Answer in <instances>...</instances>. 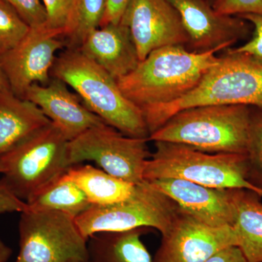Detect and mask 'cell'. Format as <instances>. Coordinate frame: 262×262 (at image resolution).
Masks as SVG:
<instances>
[{
    "label": "cell",
    "instance_id": "cell-4",
    "mask_svg": "<svg viewBox=\"0 0 262 262\" xmlns=\"http://www.w3.org/2000/svg\"><path fill=\"white\" fill-rule=\"evenodd\" d=\"M251 106L209 105L170 117L149 140L184 144L205 152L247 155Z\"/></svg>",
    "mask_w": 262,
    "mask_h": 262
},
{
    "label": "cell",
    "instance_id": "cell-12",
    "mask_svg": "<svg viewBox=\"0 0 262 262\" xmlns=\"http://www.w3.org/2000/svg\"><path fill=\"white\" fill-rule=\"evenodd\" d=\"M120 22L129 29L140 61L158 48L185 47L189 42L180 15L168 0H130Z\"/></svg>",
    "mask_w": 262,
    "mask_h": 262
},
{
    "label": "cell",
    "instance_id": "cell-2",
    "mask_svg": "<svg viewBox=\"0 0 262 262\" xmlns=\"http://www.w3.org/2000/svg\"><path fill=\"white\" fill-rule=\"evenodd\" d=\"M209 105H247L262 110V61L229 49L187 95L141 110L150 135L176 113Z\"/></svg>",
    "mask_w": 262,
    "mask_h": 262
},
{
    "label": "cell",
    "instance_id": "cell-11",
    "mask_svg": "<svg viewBox=\"0 0 262 262\" xmlns=\"http://www.w3.org/2000/svg\"><path fill=\"white\" fill-rule=\"evenodd\" d=\"M64 46L60 34L45 25L31 28L16 47L0 56V66L13 94L23 98L32 84H47L56 53Z\"/></svg>",
    "mask_w": 262,
    "mask_h": 262
},
{
    "label": "cell",
    "instance_id": "cell-26",
    "mask_svg": "<svg viewBox=\"0 0 262 262\" xmlns=\"http://www.w3.org/2000/svg\"><path fill=\"white\" fill-rule=\"evenodd\" d=\"M9 3L31 28L43 27L47 13L41 0H5Z\"/></svg>",
    "mask_w": 262,
    "mask_h": 262
},
{
    "label": "cell",
    "instance_id": "cell-31",
    "mask_svg": "<svg viewBox=\"0 0 262 262\" xmlns=\"http://www.w3.org/2000/svg\"><path fill=\"white\" fill-rule=\"evenodd\" d=\"M205 262H248L237 246H230L221 250Z\"/></svg>",
    "mask_w": 262,
    "mask_h": 262
},
{
    "label": "cell",
    "instance_id": "cell-6",
    "mask_svg": "<svg viewBox=\"0 0 262 262\" xmlns=\"http://www.w3.org/2000/svg\"><path fill=\"white\" fill-rule=\"evenodd\" d=\"M69 141L51 122L0 156V179L10 192L27 202L32 194L70 168Z\"/></svg>",
    "mask_w": 262,
    "mask_h": 262
},
{
    "label": "cell",
    "instance_id": "cell-32",
    "mask_svg": "<svg viewBox=\"0 0 262 262\" xmlns=\"http://www.w3.org/2000/svg\"><path fill=\"white\" fill-rule=\"evenodd\" d=\"M13 253V250L0 239V262H7Z\"/></svg>",
    "mask_w": 262,
    "mask_h": 262
},
{
    "label": "cell",
    "instance_id": "cell-17",
    "mask_svg": "<svg viewBox=\"0 0 262 262\" xmlns=\"http://www.w3.org/2000/svg\"><path fill=\"white\" fill-rule=\"evenodd\" d=\"M50 122L28 100L13 93L0 95V156Z\"/></svg>",
    "mask_w": 262,
    "mask_h": 262
},
{
    "label": "cell",
    "instance_id": "cell-30",
    "mask_svg": "<svg viewBox=\"0 0 262 262\" xmlns=\"http://www.w3.org/2000/svg\"><path fill=\"white\" fill-rule=\"evenodd\" d=\"M130 0H106V9L100 27L119 23Z\"/></svg>",
    "mask_w": 262,
    "mask_h": 262
},
{
    "label": "cell",
    "instance_id": "cell-22",
    "mask_svg": "<svg viewBox=\"0 0 262 262\" xmlns=\"http://www.w3.org/2000/svg\"><path fill=\"white\" fill-rule=\"evenodd\" d=\"M106 9V0H76L75 26L66 46L78 49L90 33L100 27Z\"/></svg>",
    "mask_w": 262,
    "mask_h": 262
},
{
    "label": "cell",
    "instance_id": "cell-10",
    "mask_svg": "<svg viewBox=\"0 0 262 262\" xmlns=\"http://www.w3.org/2000/svg\"><path fill=\"white\" fill-rule=\"evenodd\" d=\"M238 246L232 226L211 227L180 208L162 234L154 262H205L221 250Z\"/></svg>",
    "mask_w": 262,
    "mask_h": 262
},
{
    "label": "cell",
    "instance_id": "cell-24",
    "mask_svg": "<svg viewBox=\"0 0 262 262\" xmlns=\"http://www.w3.org/2000/svg\"><path fill=\"white\" fill-rule=\"evenodd\" d=\"M249 178L262 188V110L251 106L247 147Z\"/></svg>",
    "mask_w": 262,
    "mask_h": 262
},
{
    "label": "cell",
    "instance_id": "cell-27",
    "mask_svg": "<svg viewBox=\"0 0 262 262\" xmlns=\"http://www.w3.org/2000/svg\"><path fill=\"white\" fill-rule=\"evenodd\" d=\"M212 6L222 15H262V0H215Z\"/></svg>",
    "mask_w": 262,
    "mask_h": 262
},
{
    "label": "cell",
    "instance_id": "cell-33",
    "mask_svg": "<svg viewBox=\"0 0 262 262\" xmlns=\"http://www.w3.org/2000/svg\"><path fill=\"white\" fill-rule=\"evenodd\" d=\"M9 93L13 92L10 89V84L5 77L1 66H0V95L9 94Z\"/></svg>",
    "mask_w": 262,
    "mask_h": 262
},
{
    "label": "cell",
    "instance_id": "cell-29",
    "mask_svg": "<svg viewBox=\"0 0 262 262\" xmlns=\"http://www.w3.org/2000/svg\"><path fill=\"white\" fill-rule=\"evenodd\" d=\"M27 208V203L14 195L0 180V214L13 212L22 213Z\"/></svg>",
    "mask_w": 262,
    "mask_h": 262
},
{
    "label": "cell",
    "instance_id": "cell-25",
    "mask_svg": "<svg viewBox=\"0 0 262 262\" xmlns=\"http://www.w3.org/2000/svg\"><path fill=\"white\" fill-rule=\"evenodd\" d=\"M46 13V27L61 37L72 34L75 20L76 0H42Z\"/></svg>",
    "mask_w": 262,
    "mask_h": 262
},
{
    "label": "cell",
    "instance_id": "cell-3",
    "mask_svg": "<svg viewBox=\"0 0 262 262\" xmlns=\"http://www.w3.org/2000/svg\"><path fill=\"white\" fill-rule=\"evenodd\" d=\"M51 75L72 88L106 125L125 136L149 139L142 110L125 97L116 80L80 50L68 48L57 57Z\"/></svg>",
    "mask_w": 262,
    "mask_h": 262
},
{
    "label": "cell",
    "instance_id": "cell-7",
    "mask_svg": "<svg viewBox=\"0 0 262 262\" xmlns=\"http://www.w3.org/2000/svg\"><path fill=\"white\" fill-rule=\"evenodd\" d=\"M180 207L169 196L144 180L136 184L132 195L108 206H91L75 219L82 235L103 232H122L137 228H155L165 233Z\"/></svg>",
    "mask_w": 262,
    "mask_h": 262
},
{
    "label": "cell",
    "instance_id": "cell-19",
    "mask_svg": "<svg viewBox=\"0 0 262 262\" xmlns=\"http://www.w3.org/2000/svg\"><path fill=\"white\" fill-rule=\"evenodd\" d=\"M148 228L98 232L88 239L91 262H154L141 236Z\"/></svg>",
    "mask_w": 262,
    "mask_h": 262
},
{
    "label": "cell",
    "instance_id": "cell-23",
    "mask_svg": "<svg viewBox=\"0 0 262 262\" xmlns=\"http://www.w3.org/2000/svg\"><path fill=\"white\" fill-rule=\"evenodd\" d=\"M31 27L5 0H0V56L23 40Z\"/></svg>",
    "mask_w": 262,
    "mask_h": 262
},
{
    "label": "cell",
    "instance_id": "cell-1",
    "mask_svg": "<svg viewBox=\"0 0 262 262\" xmlns=\"http://www.w3.org/2000/svg\"><path fill=\"white\" fill-rule=\"evenodd\" d=\"M216 53H194L183 46L158 48L117 82L125 97L141 110L167 104L198 85L220 60Z\"/></svg>",
    "mask_w": 262,
    "mask_h": 262
},
{
    "label": "cell",
    "instance_id": "cell-13",
    "mask_svg": "<svg viewBox=\"0 0 262 262\" xmlns=\"http://www.w3.org/2000/svg\"><path fill=\"white\" fill-rule=\"evenodd\" d=\"M182 18L189 42L188 51L194 53L220 51L251 33V24L241 17L217 13L207 0H168Z\"/></svg>",
    "mask_w": 262,
    "mask_h": 262
},
{
    "label": "cell",
    "instance_id": "cell-20",
    "mask_svg": "<svg viewBox=\"0 0 262 262\" xmlns=\"http://www.w3.org/2000/svg\"><path fill=\"white\" fill-rule=\"evenodd\" d=\"M67 177L83 191L92 206H104L125 201L135 191L136 184L110 175L91 165H73Z\"/></svg>",
    "mask_w": 262,
    "mask_h": 262
},
{
    "label": "cell",
    "instance_id": "cell-18",
    "mask_svg": "<svg viewBox=\"0 0 262 262\" xmlns=\"http://www.w3.org/2000/svg\"><path fill=\"white\" fill-rule=\"evenodd\" d=\"M261 196L247 189H232L234 222L238 247L248 262H262Z\"/></svg>",
    "mask_w": 262,
    "mask_h": 262
},
{
    "label": "cell",
    "instance_id": "cell-21",
    "mask_svg": "<svg viewBox=\"0 0 262 262\" xmlns=\"http://www.w3.org/2000/svg\"><path fill=\"white\" fill-rule=\"evenodd\" d=\"M26 203L29 209L59 211L75 219L92 206L66 171L39 189Z\"/></svg>",
    "mask_w": 262,
    "mask_h": 262
},
{
    "label": "cell",
    "instance_id": "cell-34",
    "mask_svg": "<svg viewBox=\"0 0 262 262\" xmlns=\"http://www.w3.org/2000/svg\"><path fill=\"white\" fill-rule=\"evenodd\" d=\"M73 262H91L90 260H84V261H73Z\"/></svg>",
    "mask_w": 262,
    "mask_h": 262
},
{
    "label": "cell",
    "instance_id": "cell-9",
    "mask_svg": "<svg viewBox=\"0 0 262 262\" xmlns=\"http://www.w3.org/2000/svg\"><path fill=\"white\" fill-rule=\"evenodd\" d=\"M20 250L15 262H73L89 260L88 239L75 218L59 211L20 213Z\"/></svg>",
    "mask_w": 262,
    "mask_h": 262
},
{
    "label": "cell",
    "instance_id": "cell-14",
    "mask_svg": "<svg viewBox=\"0 0 262 262\" xmlns=\"http://www.w3.org/2000/svg\"><path fill=\"white\" fill-rule=\"evenodd\" d=\"M23 98L37 105L69 141L91 127L105 123L86 107L78 95L71 92L64 82L55 77L45 85L32 84Z\"/></svg>",
    "mask_w": 262,
    "mask_h": 262
},
{
    "label": "cell",
    "instance_id": "cell-5",
    "mask_svg": "<svg viewBox=\"0 0 262 262\" xmlns=\"http://www.w3.org/2000/svg\"><path fill=\"white\" fill-rule=\"evenodd\" d=\"M183 179L217 189H247L262 198V188L250 181L246 155L212 154L184 144L155 141L144 179Z\"/></svg>",
    "mask_w": 262,
    "mask_h": 262
},
{
    "label": "cell",
    "instance_id": "cell-16",
    "mask_svg": "<svg viewBox=\"0 0 262 262\" xmlns=\"http://www.w3.org/2000/svg\"><path fill=\"white\" fill-rule=\"evenodd\" d=\"M78 49L116 80L141 62L129 29L120 21L95 29Z\"/></svg>",
    "mask_w": 262,
    "mask_h": 262
},
{
    "label": "cell",
    "instance_id": "cell-15",
    "mask_svg": "<svg viewBox=\"0 0 262 262\" xmlns=\"http://www.w3.org/2000/svg\"><path fill=\"white\" fill-rule=\"evenodd\" d=\"M147 182L203 223L215 227H232V189L208 187L179 179H161Z\"/></svg>",
    "mask_w": 262,
    "mask_h": 262
},
{
    "label": "cell",
    "instance_id": "cell-8",
    "mask_svg": "<svg viewBox=\"0 0 262 262\" xmlns=\"http://www.w3.org/2000/svg\"><path fill=\"white\" fill-rule=\"evenodd\" d=\"M149 139L130 137L106 123L91 127L69 141V167L93 161L105 172L127 182H144L146 161L151 158Z\"/></svg>",
    "mask_w": 262,
    "mask_h": 262
},
{
    "label": "cell",
    "instance_id": "cell-35",
    "mask_svg": "<svg viewBox=\"0 0 262 262\" xmlns=\"http://www.w3.org/2000/svg\"><path fill=\"white\" fill-rule=\"evenodd\" d=\"M207 1L208 2V3H211V4H213V2L215 1V0H207Z\"/></svg>",
    "mask_w": 262,
    "mask_h": 262
},
{
    "label": "cell",
    "instance_id": "cell-28",
    "mask_svg": "<svg viewBox=\"0 0 262 262\" xmlns=\"http://www.w3.org/2000/svg\"><path fill=\"white\" fill-rule=\"evenodd\" d=\"M241 18L247 20L253 28L252 37L244 46L233 48L239 53H246L262 61V15H241Z\"/></svg>",
    "mask_w": 262,
    "mask_h": 262
}]
</instances>
